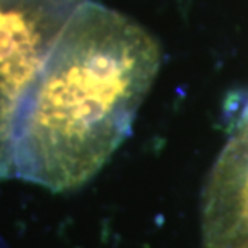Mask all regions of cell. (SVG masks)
I'll return each mask as SVG.
<instances>
[{"label": "cell", "instance_id": "obj_2", "mask_svg": "<svg viewBox=\"0 0 248 248\" xmlns=\"http://www.w3.org/2000/svg\"><path fill=\"white\" fill-rule=\"evenodd\" d=\"M82 0H0V177L12 179L24 105Z\"/></svg>", "mask_w": 248, "mask_h": 248}, {"label": "cell", "instance_id": "obj_1", "mask_svg": "<svg viewBox=\"0 0 248 248\" xmlns=\"http://www.w3.org/2000/svg\"><path fill=\"white\" fill-rule=\"evenodd\" d=\"M160 58V46L142 26L82 0L24 105L12 179L53 192L92 179L131 134Z\"/></svg>", "mask_w": 248, "mask_h": 248}]
</instances>
